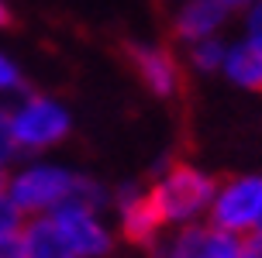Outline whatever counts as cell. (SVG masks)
Instances as JSON below:
<instances>
[{
	"instance_id": "6da1fadb",
	"label": "cell",
	"mask_w": 262,
	"mask_h": 258,
	"mask_svg": "<svg viewBox=\"0 0 262 258\" xmlns=\"http://www.w3.org/2000/svg\"><path fill=\"white\" fill-rule=\"evenodd\" d=\"M0 182L14 203L21 206L25 217H45V214H55L62 203L76 200L79 186H83V172L35 155L28 162H17Z\"/></svg>"
},
{
	"instance_id": "7a4b0ae2",
	"label": "cell",
	"mask_w": 262,
	"mask_h": 258,
	"mask_svg": "<svg viewBox=\"0 0 262 258\" xmlns=\"http://www.w3.org/2000/svg\"><path fill=\"white\" fill-rule=\"evenodd\" d=\"M214 190H217V179L210 172H204L200 166H190V162H172L152 179L148 196H152L156 210L162 214L166 227L172 231V227L207 220Z\"/></svg>"
},
{
	"instance_id": "3957f363",
	"label": "cell",
	"mask_w": 262,
	"mask_h": 258,
	"mask_svg": "<svg viewBox=\"0 0 262 258\" xmlns=\"http://www.w3.org/2000/svg\"><path fill=\"white\" fill-rule=\"evenodd\" d=\"M7 124H11L14 145L17 152L35 158V155L52 152L55 145H62L73 131V114L62 100H55L49 93H31L25 90L7 103Z\"/></svg>"
},
{
	"instance_id": "277c9868",
	"label": "cell",
	"mask_w": 262,
	"mask_h": 258,
	"mask_svg": "<svg viewBox=\"0 0 262 258\" xmlns=\"http://www.w3.org/2000/svg\"><path fill=\"white\" fill-rule=\"evenodd\" d=\"M207 220L238 238L262 231V176L249 172V176H231L217 182Z\"/></svg>"
},
{
	"instance_id": "5b68a950",
	"label": "cell",
	"mask_w": 262,
	"mask_h": 258,
	"mask_svg": "<svg viewBox=\"0 0 262 258\" xmlns=\"http://www.w3.org/2000/svg\"><path fill=\"white\" fill-rule=\"evenodd\" d=\"M49 217L59 224V231L83 258H111L118 245V227H111L104 206H93L86 200H69Z\"/></svg>"
},
{
	"instance_id": "8992f818",
	"label": "cell",
	"mask_w": 262,
	"mask_h": 258,
	"mask_svg": "<svg viewBox=\"0 0 262 258\" xmlns=\"http://www.w3.org/2000/svg\"><path fill=\"white\" fill-rule=\"evenodd\" d=\"M111 206H114V217H118V234L128 245L152 251L162 241V234L169 231L162 214L152 203V196H148V186H135V182L118 186L111 193Z\"/></svg>"
},
{
	"instance_id": "52a82bcc",
	"label": "cell",
	"mask_w": 262,
	"mask_h": 258,
	"mask_svg": "<svg viewBox=\"0 0 262 258\" xmlns=\"http://www.w3.org/2000/svg\"><path fill=\"white\" fill-rule=\"evenodd\" d=\"M238 251H242V238L210 220L172 227L152 248L156 258H238Z\"/></svg>"
},
{
	"instance_id": "ba28073f",
	"label": "cell",
	"mask_w": 262,
	"mask_h": 258,
	"mask_svg": "<svg viewBox=\"0 0 262 258\" xmlns=\"http://www.w3.org/2000/svg\"><path fill=\"white\" fill-rule=\"evenodd\" d=\"M128 59L135 76L142 79V86L159 100H172L183 90V59L166 45H152V41H135L128 45Z\"/></svg>"
},
{
	"instance_id": "9c48e42d",
	"label": "cell",
	"mask_w": 262,
	"mask_h": 258,
	"mask_svg": "<svg viewBox=\"0 0 262 258\" xmlns=\"http://www.w3.org/2000/svg\"><path fill=\"white\" fill-rule=\"evenodd\" d=\"M231 17L235 11L224 0H172L169 31L180 45H193L204 38H221Z\"/></svg>"
},
{
	"instance_id": "30bf717a",
	"label": "cell",
	"mask_w": 262,
	"mask_h": 258,
	"mask_svg": "<svg viewBox=\"0 0 262 258\" xmlns=\"http://www.w3.org/2000/svg\"><path fill=\"white\" fill-rule=\"evenodd\" d=\"M221 76L228 83H235L242 90H262V45L249 41L245 35L228 41V52H224V65Z\"/></svg>"
},
{
	"instance_id": "8fae6325",
	"label": "cell",
	"mask_w": 262,
	"mask_h": 258,
	"mask_svg": "<svg viewBox=\"0 0 262 258\" xmlns=\"http://www.w3.org/2000/svg\"><path fill=\"white\" fill-rule=\"evenodd\" d=\"M21 234H25V258H83L49 214L28 217Z\"/></svg>"
},
{
	"instance_id": "7c38bea8",
	"label": "cell",
	"mask_w": 262,
	"mask_h": 258,
	"mask_svg": "<svg viewBox=\"0 0 262 258\" xmlns=\"http://www.w3.org/2000/svg\"><path fill=\"white\" fill-rule=\"evenodd\" d=\"M224 52H228V38H204L193 45H183V65L193 69L200 76H214L224 65Z\"/></svg>"
},
{
	"instance_id": "4fadbf2b",
	"label": "cell",
	"mask_w": 262,
	"mask_h": 258,
	"mask_svg": "<svg viewBox=\"0 0 262 258\" xmlns=\"http://www.w3.org/2000/svg\"><path fill=\"white\" fill-rule=\"evenodd\" d=\"M21 93H25V73H21V65L14 62L7 52H0V103L7 107Z\"/></svg>"
},
{
	"instance_id": "5bb4252c",
	"label": "cell",
	"mask_w": 262,
	"mask_h": 258,
	"mask_svg": "<svg viewBox=\"0 0 262 258\" xmlns=\"http://www.w3.org/2000/svg\"><path fill=\"white\" fill-rule=\"evenodd\" d=\"M17 158H21V152H17L14 134H11V124H7V107L0 103V179L17 166Z\"/></svg>"
},
{
	"instance_id": "9a60e30c",
	"label": "cell",
	"mask_w": 262,
	"mask_h": 258,
	"mask_svg": "<svg viewBox=\"0 0 262 258\" xmlns=\"http://www.w3.org/2000/svg\"><path fill=\"white\" fill-rule=\"evenodd\" d=\"M25 214H21V206L11 200V193L4 190V182H0V231H21L25 227Z\"/></svg>"
},
{
	"instance_id": "2e32d148",
	"label": "cell",
	"mask_w": 262,
	"mask_h": 258,
	"mask_svg": "<svg viewBox=\"0 0 262 258\" xmlns=\"http://www.w3.org/2000/svg\"><path fill=\"white\" fill-rule=\"evenodd\" d=\"M242 35L255 45H262V0L252 4L249 11H242Z\"/></svg>"
},
{
	"instance_id": "e0dca14e",
	"label": "cell",
	"mask_w": 262,
	"mask_h": 258,
	"mask_svg": "<svg viewBox=\"0 0 262 258\" xmlns=\"http://www.w3.org/2000/svg\"><path fill=\"white\" fill-rule=\"evenodd\" d=\"M0 258H25V234L0 231Z\"/></svg>"
},
{
	"instance_id": "ac0fdd59",
	"label": "cell",
	"mask_w": 262,
	"mask_h": 258,
	"mask_svg": "<svg viewBox=\"0 0 262 258\" xmlns=\"http://www.w3.org/2000/svg\"><path fill=\"white\" fill-rule=\"evenodd\" d=\"M238 258H262V231H252L242 238V251Z\"/></svg>"
},
{
	"instance_id": "d6986e66",
	"label": "cell",
	"mask_w": 262,
	"mask_h": 258,
	"mask_svg": "<svg viewBox=\"0 0 262 258\" xmlns=\"http://www.w3.org/2000/svg\"><path fill=\"white\" fill-rule=\"evenodd\" d=\"M224 4H228V7H231L235 14H242V11H249L252 4H259V0H224Z\"/></svg>"
},
{
	"instance_id": "ffe728a7",
	"label": "cell",
	"mask_w": 262,
	"mask_h": 258,
	"mask_svg": "<svg viewBox=\"0 0 262 258\" xmlns=\"http://www.w3.org/2000/svg\"><path fill=\"white\" fill-rule=\"evenodd\" d=\"M11 25V7H7V0H0V28Z\"/></svg>"
}]
</instances>
